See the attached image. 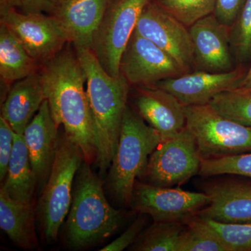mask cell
I'll return each mask as SVG.
<instances>
[{
  "instance_id": "cell-1",
  "label": "cell",
  "mask_w": 251,
  "mask_h": 251,
  "mask_svg": "<svg viewBox=\"0 0 251 251\" xmlns=\"http://www.w3.org/2000/svg\"><path fill=\"white\" fill-rule=\"evenodd\" d=\"M46 99L57 126L83 153L85 162L96 161L95 128L87 91L85 71L76 54L64 50L41 64Z\"/></svg>"
},
{
  "instance_id": "cell-2",
  "label": "cell",
  "mask_w": 251,
  "mask_h": 251,
  "mask_svg": "<svg viewBox=\"0 0 251 251\" xmlns=\"http://www.w3.org/2000/svg\"><path fill=\"white\" fill-rule=\"evenodd\" d=\"M85 71L87 92L95 128L96 164L106 173L116 152L122 120L126 109L129 85L120 74L112 76L104 70L92 50L75 47Z\"/></svg>"
},
{
  "instance_id": "cell-3",
  "label": "cell",
  "mask_w": 251,
  "mask_h": 251,
  "mask_svg": "<svg viewBox=\"0 0 251 251\" xmlns=\"http://www.w3.org/2000/svg\"><path fill=\"white\" fill-rule=\"evenodd\" d=\"M124 214L105 197L103 183L84 161L73 189L67 221V241L72 249H83L111 237L123 224Z\"/></svg>"
},
{
  "instance_id": "cell-4",
  "label": "cell",
  "mask_w": 251,
  "mask_h": 251,
  "mask_svg": "<svg viewBox=\"0 0 251 251\" xmlns=\"http://www.w3.org/2000/svg\"><path fill=\"white\" fill-rule=\"evenodd\" d=\"M161 142L159 133L127 105L107 180L115 202L130 204L135 183L145 177L150 155Z\"/></svg>"
},
{
  "instance_id": "cell-5",
  "label": "cell",
  "mask_w": 251,
  "mask_h": 251,
  "mask_svg": "<svg viewBox=\"0 0 251 251\" xmlns=\"http://www.w3.org/2000/svg\"><path fill=\"white\" fill-rule=\"evenodd\" d=\"M84 161L80 148L63 132L59 135L53 164L38 202V216L47 242L57 240L72 205L75 176Z\"/></svg>"
},
{
  "instance_id": "cell-6",
  "label": "cell",
  "mask_w": 251,
  "mask_h": 251,
  "mask_svg": "<svg viewBox=\"0 0 251 251\" xmlns=\"http://www.w3.org/2000/svg\"><path fill=\"white\" fill-rule=\"evenodd\" d=\"M185 112L202 160L251 152V126L223 116L209 104L185 106Z\"/></svg>"
},
{
  "instance_id": "cell-7",
  "label": "cell",
  "mask_w": 251,
  "mask_h": 251,
  "mask_svg": "<svg viewBox=\"0 0 251 251\" xmlns=\"http://www.w3.org/2000/svg\"><path fill=\"white\" fill-rule=\"evenodd\" d=\"M151 0H108L92 44V52L112 76L120 75V64L142 11Z\"/></svg>"
},
{
  "instance_id": "cell-8",
  "label": "cell",
  "mask_w": 251,
  "mask_h": 251,
  "mask_svg": "<svg viewBox=\"0 0 251 251\" xmlns=\"http://www.w3.org/2000/svg\"><path fill=\"white\" fill-rule=\"evenodd\" d=\"M201 162L196 140L186 126L151 153L144 179L161 187L180 186L199 175Z\"/></svg>"
},
{
  "instance_id": "cell-9",
  "label": "cell",
  "mask_w": 251,
  "mask_h": 251,
  "mask_svg": "<svg viewBox=\"0 0 251 251\" xmlns=\"http://www.w3.org/2000/svg\"><path fill=\"white\" fill-rule=\"evenodd\" d=\"M209 203L210 198L204 192L137 181L130 204L140 214L151 216L154 222H185Z\"/></svg>"
},
{
  "instance_id": "cell-10",
  "label": "cell",
  "mask_w": 251,
  "mask_h": 251,
  "mask_svg": "<svg viewBox=\"0 0 251 251\" xmlns=\"http://www.w3.org/2000/svg\"><path fill=\"white\" fill-rule=\"evenodd\" d=\"M0 23L19 39L39 64L52 58L69 42L65 32L50 15L25 14L15 7L0 9Z\"/></svg>"
},
{
  "instance_id": "cell-11",
  "label": "cell",
  "mask_w": 251,
  "mask_h": 251,
  "mask_svg": "<svg viewBox=\"0 0 251 251\" xmlns=\"http://www.w3.org/2000/svg\"><path fill=\"white\" fill-rule=\"evenodd\" d=\"M120 72L138 87H155L162 80L185 74L173 57L135 30L122 54Z\"/></svg>"
},
{
  "instance_id": "cell-12",
  "label": "cell",
  "mask_w": 251,
  "mask_h": 251,
  "mask_svg": "<svg viewBox=\"0 0 251 251\" xmlns=\"http://www.w3.org/2000/svg\"><path fill=\"white\" fill-rule=\"evenodd\" d=\"M135 30L169 54L184 74L194 67L189 29L154 1L151 0L145 6Z\"/></svg>"
},
{
  "instance_id": "cell-13",
  "label": "cell",
  "mask_w": 251,
  "mask_h": 251,
  "mask_svg": "<svg viewBox=\"0 0 251 251\" xmlns=\"http://www.w3.org/2000/svg\"><path fill=\"white\" fill-rule=\"evenodd\" d=\"M246 72L241 65L228 72L197 71L162 80L155 87L170 92L184 106L206 105L220 94L237 90Z\"/></svg>"
},
{
  "instance_id": "cell-14",
  "label": "cell",
  "mask_w": 251,
  "mask_h": 251,
  "mask_svg": "<svg viewBox=\"0 0 251 251\" xmlns=\"http://www.w3.org/2000/svg\"><path fill=\"white\" fill-rule=\"evenodd\" d=\"M194 67L210 73L234 70V57L229 28L220 22L214 14L199 20L189 27Z\"/></svg>"
},
{
  "instance_id": "cell-15",
  "label": "cell",
  "mask_w": 251,
  "mask_h": 251,
  "mask_svg": "<svg viewBox=\"0 0 251 251\" xmlns=\"http://www.w3.org/2000/svg\"><path fill=\"white\" fill-rule=\"evenodd\" d=\"M210 203L196 216L224 224H251V182L224 178L202 185Z\"/></svg>"
},
{
  "instance_id": "cell-16",
  "label": "cell",
  "mask_w": 251,
  "mask_h": 251,
  "mask_svg": "<svg viewBox=\"0 0 251 251\" xmlns=\"http://www.w3.org/2000/svg\"><path fill=\"white\" fill-rule=\"evenodd\" d=\"M108 0H56L50 16L74 47L92 49Z\"/></svg>"
},
{
  "instance_id": "cell-17",
  "label": "cell",
  "mask_w": 251,
  "mask_h": 251,
  "mask_svg": "<svg viewBox=\"0 0 251 251\" xmlns=\"http://www.w3.org/2000/svg\"><path fill=\"white\" fill-rule=\"evenodd\" d=\"M138 91L137 112L159 133L162 141L186 128L185 106L175 96L157 87H138Z\"/></svg>"
},
{
  "instance_id": "cell-18",
  "label": "cell",
  "mask_w": 251,
  "mask_h": 251,
  "mask_svg": "<svg viewBox=\"0 0 251 251\" xmlns=\"http://www.w3.org/2000/svg\"><path fill=\"white\" fill-rule=\"evenodd\" d=\"M23 136L38 184L44 186L53 164L59 137V127L46 99L25 130Z\"/></svg>"
},
{
  "instance_id": "cell-19",
  "label": "cell",
  "mask_w": 251,
  "mask_h": 251,
  "mask_svg": "<svg viewBox=\"0 0 251 251\" xmlns=\"http://www.w3.org/2000/svg\"><path fill=\"white\" fill-rule=\"evenodd\" d=\"M39 73L14 82L1 105V116L18 134H23L46 100Z\"/></svg>"
},
{
  "instance_id": "cell-20",
  "label": "cell",
  "mask_w": 251,
  "mask_h": 251,
  "mask_svg": "<svg viewBox=\"0 0 251 251\" xmlns=\"http://www.w3.org/2000/svg\"><path fill=\"white\" fill-rule=\"evenodd\" d=\"M0 228L17 247L31 250L38 247L35 211L32 202L26 204L11 198L0 189Z\"/></svg>"
},
{
  "instance_id": "cell-21",
  "label": "cell",
  "mask_w": 251,
  "mask_h": 251,
  "mask_svg": "<svg viewBox=\"0 0 251 251\" xmlns=\"http://www.w3.org/2000/svg\"><path fill=\"white\" fill-rule=\"evenodd\" d=\"M40 67L14 33L0 23V76L5 87L9 91L14 82L37 74Z\"/></svg>"
},
{
  "instance_id": "cell-22",
  "label": "cell",
  "mask_w": 251,
  "mask_h": 251,
  "mask_svg": "<svg viewBox=\"0 0 251 251\" xmlns=\"http://www.w3.org/2000/svg\"><path fill=\"white\" fill-rule=\"evenodd\" d=\"M38 184L31 168L23 134L15 133L14 149L9 163L7 175L1 188L18 202L29 204Z\"/></svg>"
},
{
  "instance_id": "cell-23",
  "label": "cell",
  "mask_w": 251,
  "mask_h": 251,
  "mask_svg": "<svg viewBox=\"0 0 251 251\" xmlns=\"http://www.w3.org/2000/svg\"><path fill=\"white\" fill-rule=\"evenodd\" d=\"M186 221L154 222L142 232L130 250L137 251H179L181 234Z\"/></svg>"
},
{
  "instance_id": "cell-24",
  "label": "cell",
  "mask_w": 251,
  "mask_h": 251,
  "mask_svg": "<svg viewBox=\"0 0 251 251\" xmlns=\"http://www.w3.org/2000/svg\"><path fill=\"white\" fill-rule=\"evenodd\" d=\"M179 251H229L224 243L198 216L186 220Z\"/></svg>"
},
{
  "instance_id": "cell-25",
  "label": "cell",
  "mask_w": 251,
  "mask_h": 251,
  "mask_svg": "<svg viewBox=\"0 0 251 251\" xmlns=\"http://www.w3.org/2000/svg\"><path fill=\"white\" fill-rule=\"evenodd\" d=\"M161 9L190 27L199 20L214 14L218 0H151Z\"/></svg>"
},
{
  "instance_id": "cell-26",
  "label": "cell",
  "mask_w": 251,
  "mask_h": 251,
  "mask_svg": "<svg viewBox=\"0 0 251 251\" xmlns=\"http://www.w3.org/2000/svg\"><path fill=\"white\" fill-rule=\"evenodd\" d=\"M223 116L251 126V92L232 90L216 96L209 102Z\"/></svg>"
},
{
  "instance_id": "cell-27",
  "label": "cell",
  "mask_w": 251,
  "mask_h": 251,
  "mask_svg": "<svg viewBox=\"0 0 251 251\" xmlns=\"http://www.w3.org/2000/svg\"><path fill=\"white\" fill-rule=\"evenodd\" d=\"M198 175L202 177L232 175L251 179V152L202 160Z\"/></svg>"
},
{
  "instance_id": "cell-28",
  "label": "cell",
  "mask_w": 251,
  "mask_h": 251,
  "mask_svg": "<svg viewBox=\"0 0 251 251\" xmlns=\"http://www.w3.org/2000/svg\"><path fill=\"white\" fill-rule=\"evenodd\" d=\"M229 39L235 58L243 63L251 58V0H247L229 27Z\"/></svg>"
},
{
  "instance_id": "cell-29",
  "label": "cell",
  "mask_w": 251,
  "mask_h": 251,
  "mask_svg": "<svg viewBox=\"0 0 251 251\" xmlns=\"http://www.w3.org/2000/svg\"><path fill=\"white\" fill-rule=\"evenodd\" d=\"M201 219L217 234L229 251H251V224H224Z\"/></svg>"
},
{
  "instance_id": "cell-30",
  "label": "cell",
  "mask_w": 251,
  "mask_h": 251,
  "mask_svg": "<svg viewBox=\"0 0 251 251\" xmlns=\"http://www.w3.org/2000/svg\"><path fill=\"white\" fill-rule=\"evenodd\" d=\"M15 132L2 117H0V181L7 175L10 158L14 145Z\"/></svg>"
},
{
  "instance_id": "cell-31",
  "label": "cell",
  "mask_w": 251,
  "mask_h": 251,
  "mask_svg": "<svg viewBox=\"0 0 251 251\" xmlns=\"http://www.w3.org/2000/svg\"><path fill=\"white\" fill-rule=\"evenodd\" d=\"M145 217L140 216L133 221L129 227L115 240L105 246L100 251H122L133 245L145 227Z\"/></svg>"
},
{
  "instance_id": "cell-32",
  "label": "cell",
  "mask_w": 251,
  "mask_h": 251,
  "mask_svg": "<svg viewBox=\"0 0 251 251\" xmlns=\"http://www.w3.org/2000/svg\"><path fill=\"white\" fill-rule=\"evenodd\" d=\"M247 0H218L214 15L220 22L229 28Z\"/></svg>"
},
{
  "instance_id": "cell-33",
  "label": "cell",
  "mask_w": 251,
  "mask_h": 251,
  "mask_svg": "<svg viewBox=\"0 0 251 251\" xmlns=\"http://www.w3.org/2000/svg\"><path fill=\"white\" fill-rule=\"evenodd\" d=\"M56 0H14L13 6L25 14H50L53 9Z\"/></svg>"
},
{
  "instance_id": "cell-34",
  "label": "cell",
  "mask_w": 251,
  "mask_h": 251,
  "mask_svg": "<svg viewBox=\"0 0 251 251\" xmlns=\"http://www.w3.org/2000/svg\"><path fill=\"white\" fill-rule=\"evenodd\" d=\"M237 90L251 92V64L250 67L247 69L242 81L239 83Z\"/></svg>"
},
{
  "instance_id": "cell-35",
  "label": "cell",
  "mask_w": 251,
  "mask_h": 251,
  "mask_svg": "<svg viewBox=\"0 0 251 251\" xmlns=\"http://www.w3.org/2000/svg\"><path fill=\"white\" fill-rule=\"evenodd\" d=\"M14 0H0V9L4 8L14 7L13 3Z\"/></svg>"
}]
</instances>
